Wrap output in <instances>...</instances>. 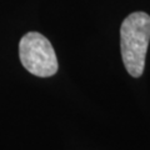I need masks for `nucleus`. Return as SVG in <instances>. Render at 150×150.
Returning <instances> with one entry per match:
<instances>
[{"mask_svg": "<svg viewBox=\"0 0 150 150\" xmlns=\"http://www.w3.org/2000/svg\"><path fill=\"white\" fill-rule=\"evenodd\" d=\"M150 41V15L135 11L126 16L120 26L121 59L133 78L142 76Z\"/></svg>", "mask_w": 150, "mask_h": 150, "instance_id": "f257e3e1", "label": "nucleus"}, {"mask_svg": "<svg viewBox=\"0 0 150 150\" xmlns=\"http://www.w3.org/2000/svg\"><path fill=\"white\" fill-rule=\"evenodd\" d=\"M19 58L28 71L39 78L53 76L59 69L53 45L38 31H29L20 39Z\"/></svg>", "mask_w": 150, "mask_h": 150, "instance_id": "f03ea898", "label": "nucleus"}]
</instances>
